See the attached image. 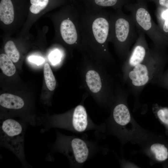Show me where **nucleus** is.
Listing matches in <instances>:
<instances>
[{"label":"nucleus","mask_w":168,"mask_h":168,"mask_svg":"<svg viewBox=\"0 0 168 168\" xmlns=\"http://www.w3.org/2000/svg\"><path fill=\"white\" fill-rule=\"evenodd\" d=\"M78 24L81 35L79 51L107 66L114 62L109 48L110 12L87 7L79 9Z\"/></svg>","instance_id":"nucleus-1"},{"label":"nucleus","mask_w":168,"mask_h":168,"mask_svg":"<svg viewBox=\"0 0 168 168\" xmlns=\"http://www.w3.org/2000/svg\"><path fill=\"white\" fill-rule=\"evenodd\" d=\"M107 66L100 61L82 55L80 72L82 85L101 107L113 102L116 86Z\"/></svg>","instance_id":"nucleus-2"},{"label":"nucleus","mask_w":168,"mask_h":168,"mask_svg":"<svg viewBox=\"0 0 168 168\" xmlns=\"http://www.w3.org/2000/svg\"><path fill=\"white\" fill-rule=\"evenodd\" d=\"M168 58L165 51L154 45L148 56L142 63L131 69L122 80L127 84L129 90L138 95L147 84H153L162 74Z\"/></svg>","instance_id":"nucleus-3"},{"label":"nucleus","mask_w":168,"mask_h":168,"mask_svg":"<svg viewBox=\"0 0 168 168\" xmlns=\"http://www.w3.org/2000/svg\"><path fill=\"white\" fill-rule=\"evenodd\" d=\"M109 22V42L112 44L118 57L124 62L138 37V30L131 15L124 13L121 9L110 12Z\"/></svg>","instance_id":"nucleus-4"},{"label":"nucleus","mask_w":168,"mask_h":168,"mask_svg":"<svg viewBox=\"0 0 168 168\" xmlns=\"http://www.w3.org/2000/svg\"><path fill=\"white\" fill-rule=\"evenodd\" d=\"M83 102L82 101L66 113L38 119L37 124L43 125L42 130L44 131L52 128H58L76 133H82L90 130L102 133L104 130L103 124L96 125L93 122Z\"/></svg>","instance_id":"nucleus-5"},{"label":"nucleus","mask_w":168,"mask_h":168,"mask_svg":"<svg viewBox=\"0 0 168 168\" xmlns=\"http://www.w3.org/2000/svg\"><path fill=\"white\" fill-rule=\"evenodd\" d=\"M56 133L53 149L65 155L71 167H81L94 154L102 150L96 142L83 138L68 136L58 131Z\"/></svg>","instance_id":"nucleus-6"},{"label":"nucleus","mask_w":168,"mask_h":168,"mask_svg":"<svg viewBox=\"0 0 168 168\" xmlns=\"http://www.w3.org/2000/svg\"><path fill=\"white\" fill-rule=\"evenodd\" d=\"M124 7L130 12L137 29L147 34L156 48L165 51L168 41L158 25L153 20L148 11L147 2L137 1L135 3H129Z\"/></svg>","instance_id":"nucleus-7"},{"label":"nucleus","mask_w":168,"mask_h":168,"mask_svg":"<svg viewBox=\"0 0 168 168\" xmlns=\"http://www.w3.org/2000/svg\"><path fill=\"white\" fill-rule=\"evenodd\" d=\"M0 120V146L8 149L18 158L24 166H28L25 155L26 127L24 124L12 118Z\"/></svg>","instance_id":"nucleus-8"},{"label":"nucleus","mask_w":168,"mask_h":168,"mask_svg":"<svg viewBox=\"0 0 168 168\" xmlns=\"http://www.w3.org/2000/svg\"><path fill=\"white\" fill-rule=\"evenodd\" d=\"M79 16V9L72 7L69 14L61 21L59 26V33L63 41L72 49L78 51L81 44Z\"/></svg>","instance_id":"nucleus-9"},{"label":"nucleus","mask_w":168,"mask_h":168,"mask_svg":"<svg viewBox=\"0 0 168 168\" xmlns=\"http://www.w3.org/2000/svg\"><path fill=\"white\" fill-rule=\"evenodd\" d=\"M138 30V37L123 62L121 69L122 78L131 69L142 62L150 52V48L148 47L145 33L140 30Z\"/></svg>","instance_id":"nucleus-10"},{"label":"nucleus","mask_w":168,"mask_h":168,"mask_svg":"<svg viewBox=\"0 0 168 168\" xmlns=\"http://www.w3.org/2000/svg\"><path fill=\"white\" fill-rule=\"evenodd\" d=\"M24 100L19 96L9 93H4L0 96V105L6 109L19 110L25 106Z\"/></svg>","instance_id":"nucleus-11"},{"label":"nucleus","mask_w":168,"mask_h":168,"mask_svg":"<svg viewBox=\"0 0 168 168\" xmlns=\"http://www.w3.org/2000/svg\"><path fill=\"white\" fill-rule=\"evenodd\" d=\"M13 5L11 0H1L0 2V18L4 24L9 25L14 19Z\"/></svg>","instance_id":"nucleus-12"},{"label":"nucleus","mask_w":168,"mask_h":168,"mask_svg":"<svg viewBox=\"0 0 168 168\" xmlns=\"http://www.w3.org/2000/svg\"><path fill=\"white\" fill-rule=\"evenodd\" d=\"M130 0H90L87 7L99 8L112 7L114 10L121 9L123 6L128 4Z\"/></svg>","instance_id":"nucleus-13"},{"label":"nucleus","mask_w":168,"mask_h":168,"mask_svg":"<svg viewBox=\"0 0 168 168\" xmlns=\"http://www.w3.org/2000/svg\"><path fill=\"white\" fill-rule=\"evenodd\" d=\"M156 14L158 25L168 41V9L157 7Z\"/></svg>","instance_id":"nucleus-14"},{"label":"nucleus","mask_w":168,"mask_h":168,"mask_svg":"<svg viewBox=\"0 0 168 168\" xmlns=\"http://www.w3.org/2000/svg\"><path fill=\"white\" fill-rule=\"evenodd\" d=\"M0 68L3 73L8 77L13 76L16 71V67L13 62L4 54L0 55Z\"/></svg>","instance_id":"nucleus-15"},{"label":"nucleus","mask_w":168,"mask_h":168,"mask_svg":"<svg viewBox=\"0 0 168 168\" xmlns=\"http://www.w3.org/2000/svg\"><path fill=\"white\" fill-rule=\"evenodd\" d=\"M150 149L157 160L164 161L168 159V148L164 144L155 143L151 146Z\"/></svg>","instance_id":"nucleus-16"},{"label":"nucleus","mask_w":168,"mask_h":168,"mask_svg":"<svg viewBox=\"0 0 168 168\" xmlns=\"http://www.w3.org/2000/svg\"><path fill=\"white\" fill-rule=\"evenodd\" d=\"M44 74L46 85L49 90L53 91L56 86V81L51 68L48 63L44 67Z\"/></svg>","instance_id":"nucleus-17"},{"label":"nucleus","mask_w":168,"mask_h":168,"mask_svg":"<svg viewBox=\"0 0 168 168\" xmlns=\"http://www.w3.org/2000/svg\"><path fill=\"white\" fill-rule=\"evenodd\" d=\"M4 49L6 54L13 62L16 63L18 61L20 54L13 41H8L4 46Z\"/></svg>","instance_id":"nucleus-18"},{"label":"nucleus","mask_w":168,"mask_h":168,"mask_svg":"<svg viewBox=\"0 0 168 168\" xmlns=\"http://www.w3.org/2000/svg\"><path fill=\"white\" fill-rule=\"evenodd\" d=\"M49 2V0H30V10L33 14H38L46 8Z\"/></svg>","instance_id":"nucleus-19"},{"label":"nucleus","mask_w":168,"mask_h":168,"mask_svg":"<svg viewBox=\"0 0 168 168\" xmlns=\"http://www.w3.org/2000/svg\"><path fill=\"white\" fill-rule=\"evenodd\" d=\"M156 85L168 90V68L154 82Z\"/></svg>","instance_id":"nucleus-20"},{"label":"nucleus","mask_w":168,"mask_h":168,"mask_svg":"<svg viewBox=\"0 0 168 168\" xmlns=\"http://www.w3.org/2000/svg\"><path fill=\"white\" fill-rule=\"evenodd\" d=\"M158 117L161 122L168 127V107H161L157 112Z\"/></svg>","instance_id":"nucleus-21"},{"label":"nucleus","mask_w":168,"mask_h":168,"mask_svg":"<svg viewBox=\"0 0 168 168\" xmlns=\"http://www.w3.org/2000/svg\"><path fill=\"white\" fill-rule=\"evenodd\" d=\"M156 4L157 7L168 9V0H151Z\"/></svg>","instance_id":"nucleus-22"},{"label":"nucleus","mask_w":168,"mask_h":168,"mask_svg":"<svg viewBox=\"0 0 168 168\" xmlns=\"http://www.w3.org/2000/svg\"><path fill=\"white\" fill-rule=\"evenodd\" d=\"M49 59L53 64L58 63L59 59V55L58 51L55 50L52 52L49 55Z\"/></svg>","instance_id":"nucleus-23"},{"label":"nucleus","mask_w":168,"mask_h":168,"mask_svg":"<svg viewBox=\"0 0 168 168\" xmlns=\"http://www.w3.org/2000/svg\"><path fill=\"white\" fill-rule=\"evenodd\" d=\"M28 59L30 61L38 65L42 64L44 61V59L43 58L35 56H30Z\"/></svg>","instance_id":"nucleus-24"},{"label":"nucleus","mask_w":168,"mask_h":168,"mask_svg":"<svg viewBox=\"0 0 168 168\" xmlns=\"http://www.w3.org/2000/svg\"><path fill=\"white\" fill-rule=\"evenodd\" d=\"M137 1H142L147 2L148 1H151V0H137Z\"/></svg>","instance_id":"nucleus-25"}]
</instances>
